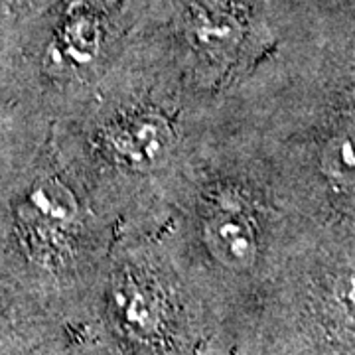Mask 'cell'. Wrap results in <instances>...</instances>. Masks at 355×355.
<instances>
[{
    "label": "cell",
    "mask_w": 355,
    "mask_h": 355,
    "mask_svg": "<svg viewBox=\"0 0 355 355\" xmlns=\"http://www.w3.org/2000/svg\"><path fill=\"white\" fill-rule=\"evenodd\" d=\"M172 128L158 114H137L121 121L109 132L113 154L132 168H153L172 148Z\"/></svg>",
    "instance_id": "cell-1"
},
{
    "label": "cell",
    "mask_w": 355,
    "mask_h": 355,
    "mask_svg": "<svg viewBox=\"0 0 355 355\" xmlns=\"http://www.w3.org/2000/svg\"><path fill=\"white\" fill-rule=\"evenodd\" d=\"M205 241L217 261L229 268H245L257 257V235L239 211H219L205 225Z\"/></svg>",
    "instance_id": "cell-2"
},
{
    "label": "cell",
    "mask_w": 355,
    "mask_h": 355,
    "mask_svg": "<svg viewBox=\"0 0 355 355\" xmlns=\"http://www.w3.org/2000/svg\"><path fill=\"white\" fill-rule=\"evenodd\" d=\"M121 312L128 330L137 334H153L160 324V300L144 286H128L121 294Z\"/></svg>",
    "instance_id": "cell-3"
},
{
    "label": "cell",
    "mask_w": 355,
    "mask_h": 355,
    "mask_svg": "<svg viewBox=\"0 0 355 355\" xmlns=\"http://www.w3.org/2000/svg\"><path fill=\"white\" fill-rule=\"evenodd\" d=\"M30 202L44 219L51 223H67L77 216V202L71 190L58 180H46L32 191Z\"/></svg>",
    "instance_id": "cell-4"
},
{
    "label": "cell",
    "mask_w": 355,
    "mask_h": 355,
    "mask_svg": "<svg viewBox=\"0 0 355 355\" xmlns=\"http://www.w3.org/2000/svg\"><path fill=\"white\" fill-rule=\"evenodd\" d=\"M237 34L235 22L227 14L202 8L196 14L193 20V38L202 44L207 50H219L229 46Z\"/></svg>",
    "instance_id": "cell-5"
},
{
    "label": "cell",
    "mask_w": 355,
    "mask_h": 355,
    "mask_svg": "<svg viewBox=\"0 0 355 355\" xmlns=\"http://www.w3.org/2000/svg\"><path fill=\"white\" fill-rule=\"evenodd\" d=\"M65 53L77 62V64H87L95 58L99 50V34L97 28L85 18H79L77 22L65 28L64 36Z\"/></svg>",
    "instance_id": "cell-6"
},
{
    "label": "cell",
    "mask_w": 355,
    "mask_h": 355,
    "mask_svg": "<svg viewBox=\"0 0 355 355\" xmlns=\"http://www.w3.org/2000/svg\"><path fill=\"white\" fill-rule=\"evenodd\" d=\"M340 162L345 168H354V150H352V142L349 140H343L342 146H340Z\"/></svg>",
    "instance_id": "cell-7"
},
{
    "label": "cell",
    "mask_w": 355,
    "mask_h": 355,
    "mask_svg": "<svg viewBox=\"0 0 355 355\" xmlns=\"http://www.w3.org/2000/svg\"><path fill=\"white\" fill-rule=\"evenodd\" d=\"M4 8H6V0H0V18H2V14H4Z\"/></svg>",
    "instance_id": "cell-8"
}]
</instances>
